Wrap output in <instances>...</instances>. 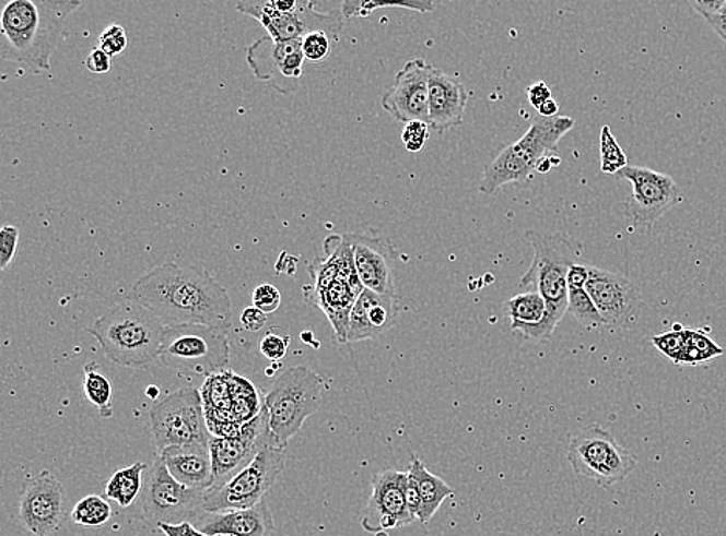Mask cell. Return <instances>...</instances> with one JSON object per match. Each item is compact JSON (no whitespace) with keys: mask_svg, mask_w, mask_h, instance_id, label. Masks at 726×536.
<instances>
[{"mask_svg":"<svg viewBox=\"0 0 726 536\" xmlns=\"http://www.w3.org/2000/svg\"><path fill=\"white\" fill-rule=\"evenodd\" d=\"M128 299L154 312L166 326L196 323L230 330L233 320L229 293L200 266L160 264L141 275Z\"/></svg>","mask_w":726,"mask_h":536,"instance_id":"cell-1","label":"cell"},{"mask_svg":"<svg viewBox=\"0 0 726 536\" xmlns=\"http://www.w3.org/2000/svg\"><path fill=\"white\" fill-rule=\"evenodd\" d=\"M78 0H9L0 11V56L35 73H51V56Z\"/></svg>","mask_w":726,"mask_h":536,"instance_id":"cell-2","label":"cell"},{"mask_svg":"<svg viewBox=\"0 0 726 536\" xmlns=\"http://www.w3.org/2000/svg\"><path fill=\"white\" fill-rule=\"evenodd\" d=\"M87 333L112 362L147 370L160 357L166 325L143 305L126 299L96 319Z\"/></svg>","mask_w":726,"mask_h":536,"instance_id":"cell-3","label":"cell"},{"mask_svg":"<svg viewBox=\"0 0 726 536\" xmlns=\"http://www.w3.org/2000/svg\"><path fill=\"white\" fill-rule=\"evenodd\" d=\"M327 259L308 267L312 288H305V299L323 309L330 320L340 344H348L350 312L364 291L356 273L353 249L348 236L338 238L333 248L326 245Z\"/></svg>","mask_w":726,"mask_h":536,"instance_id":"cell-4","label":"cell"},{"mask_svg":"<svg viewBox=\"0 0 726 536\" xmlns=\"http://www.w3.org/2000/svg\"><path fill=\"white\" fill-rule=\"evenodd\" d=\"M573 128L575 119L571 117L536 118L519 141L504 148L488 164L480 181V192L494 195L506 184L528 180L538 169L539 163L550 152L557 151L558 143Z\"/></svg>","mask_w":726,"mask_h":536,"instance_id":"cell-5","label":"cell"},{"mask_svg":"<svg viewBox=\"0 0 726 536\" xmlns=\"http://www.w3.org/2000/svg\"><path fill=\"white\" fill-rule=\"evenodd\" d=\"M324 379L307 367L286 368L268 391L264 405L268 413L271 444L285 450L305 420L321 407Z\"/></svg>","mask_w":726,"mask_h":536,"instance_id":"cell-6","label":"cell"},{"mask_svg":"<svg viewBox=\"0 0 726 536\" xmlns=\"http://www.w3.org/2000/svg\"><path fill=\"white\" fill-rule=\"evenodd\" d=\"M534 246V262L527 273L520 278L519 288L523 291L541 294L547 301L550 315L558 323L567 312L569 285L567 274L573 264L578 263L581 246L564 234L542 236L538 233H527Z\"/></svg>","mask_w":726,"mask_h":536,"instance_id":"cell-7","label":"cell"},{"mask_svg":"<svg viewBox=\"0 0 726 536\" xmlns=\"http://www.w3.org/2000/svg\"><path fill=\"white\" fill-rule=\"evenodd\" d=\"M160 362L175 371L222 373L230 362L229 330L196 323L166 326Z\"/></svg>","mask_w":726,"mask_h":536,"instance_id":"cell-8","label":"cell"},{"mask_svg":"<svg viewBox=\"0 0 726 536\" xmlns=\"http://www.w3.org/2000/svg\"><path fill=\"white\" fill-rule=\"evenodd\" d=\"M149 430L159 455L169 446L210 444L202 393L186 386L156 402L149 409Z\"/></svg>","mask_w":726,"mask_h":536,"instance_id":"cell-9","label":"cell"},{"mask_svg":"<svg viewBox=\"0 0 726 536\" xmlns=\"http://www.w3.org/2000/svg\"><path fill=\"white\" fill-rule=\"evenodd\" d=\"M567 460L573 473L609 489L635 471V456L621 446L609 430L590 426L572 437Z\"/></svg>","mask_w":726,"mask_h":536,"instance_id":"cell-10","label":"cell"},{"mask_svg":"<svg viewBox=\"0 0 726 536\" xmlns=\"http://www.w3.org/2000/svg\"><path fill=\"white\" fill-rule=\"evenodd\" d=\"M207 491L188 489L175 481L162 457L156 456L141 491V510L148 524L191 523L204 515Z\"/></svg>","mask_w":726,"mask_h":536,"instance_id":"cell-11","label":"cell"},{"mask_svg":"<svg viewBox=\"0 0 726 536\" xmlns=\"http://www.w3.org/2000/svg\"><path fill=\"white\" fill-rule=\"evenodd\" d=\"M285 467V450L267 445L251 464L234 475L229 483L207 491L204 512L223 513L255 508Z\"/></svg>","mask_w":726,"mask_h":536,"instance_id":"cell-12","label":"cell"},{"mask_svg":"<svg viewBox=\"0 0 726 536\" xmlns=\"http://www.w3.org/2000/svg\"><path fill=\"white\" fill-rule=\"evenodd\" d=\"M315 9L316 2H312V0H303L300 10L289 14L274 10L270 0H264V2L244 0V2L237 3V10L241 13L255 17L267 29L268 36L278 43L304 39L305 36L315 32L327 33L335 43H338L342 24H344L342 11L319 13Z\"/></svg>","mask_w":726,"mask_h":536,"instance_id":"cell-13","label":"cell"},{"mask_svg":"<svg viewBox=\"0 0 726 536\" xmlns=\"http://www.w3.org/2000/svg\"><path fill=\"white\" fill-rule=\"evenodd\" d=\"M617 177L632 184V195L625 203L624 214L636 226L654 225L680 203L679 184L669 175L647 167L628 166Z\"/></svg>","mask_w":726,"mask_h":536,"instance_id":"cell-14","label":"cell"},{"mask_svg":"<svg viewBox=\"0 0 726 536\" xmlns=\"http://www.w3.org/2000/svg\"><path fill=\"white\" fill-rule=\"evenodd\" d=\"M267 445L273 444H271L266 405L255 419L241 427L236 437H212L210 449L214 484L211 489L229 483L234 475L251 464Z\"/></svg>","mask_w":726,"mask_h":536,"instance_id":"cell-15","label":"cell"},{"mask_svg":"<svg viewBox=\"0 0 726 536\" xmlns=\"http://www.w3.org/2000/svg\"><path fill=\"white\" fill-rule=\"evenodd\" d=\"M586 291L594 300L605 326L628 330L634 326L642 308V293L624 275L590 266Z\"/></svg>","mask_w":726,"mask_h":536,"instance_id":"cell-16","label":"cell"},{"mask_svg":"<svg viewBox=\"0 0 726 536\" xmlns=\"http://www.w3.org/2000/svg\"><path fill=\"white\" fill-rule=\"evenodd\" d=\"M65 513V486L50 472H43L25 484L19 500V521L30 534L54 535L61 527Z\"/></svg>","mask_w":726,"mask_h":536,"instance_id":"cell-17","label":"cell"},{"mask_svg":"<svg viewBox=\"0 0 726 536\" xmlns=\"http://www.w3.org/2000/svg\"><path fill=\"white\" fill-rule=\"evenodd\" d=\"M433 65L423 59L406 62L393 87L382 98V107L397 121L430 124V76Z\"/></svg>","mask_w":726,"mask_h":536,"instance_id":"cell-18","label":"cell"},{"mask_svg":"<svg viewBox=\"0 0 726 536\" xmlns=\"http://www.w3.org/2000/svg\"><path fill=\"white\" fill-rule=\"evenodd\" d=\"M406 484L408 472L385 471L374 476L367 512L361 523L367 532L378 534L414 523L406 505Z\"/></svg>","mask_w":726,"mask_h":536,"instance_id":"cell-19","label":"cell"},{"mask_svg":"<svg viewBox=\"0 0 726 536\" xmlns=\"http://www.w3.org/2000/svg\"><path fill=\"white\" fill-rule=\"evenodd\" d=\"M353 249L356 273L361 285L368 291L397 296V254L389 241L366 234H346Z\"/></svg>","mask_w":726,"mask_h":536,"instance_id":"cell-20","label":"cell"},{"mask_svg":"<svg viewBox=\"0 0 726 536\" xmlns=\"http://www.w3.org/2000/svg\"><path fill=\"white\" fill-rule=\"evenodd\" d=\"M247 61L259 81L271 82L281 92L279 78L282 81H296L303 76V39L278 43L270 36L260 37L247 48Z\"/></svg>","mask_w":726,"mask_h":536,"instance_id":"cell-21","label":"cell"},{"mask_svg":"<svg viewBox=\"0 0 726 536\" xmlns=\"http://www.w3.org/2000/svg\"><path fill=\"white\" fill-rule=\"evenodd\" d=\"M397 296H386L364 289L350 312L348 344L377 338L396 325Z\"/></svg>","mask_w":726,"mask_h":536,"instance_id":"cell-22","label":"cell"},{"mask_svg":"<svg viewBox=\"0 0 726 536\" xmlns=\"http://www.w3.org/2000/svg\"><path fill=\"white\" fill-rule=\"evenodd\" d=\"M468 93L465 85L456 78L431 70L430 76V126L435 132L457 128L464 122L467 109Z\"/></svg>","mask_w":726,"mask_h":536,"instance_id":"cell-23","label":"cell"},{"mask_svg":"<svg viewBox=\"0 0 726 536\" xmlns=\"http://www.w3.org/2000/svg\"><path fill=\"white\" fill-rule=\"evenodd\" d=\"M197 528L212 536H270L274 531V520L266 501H262L251 509L204 513L197 520Z\"/></svg>","mask_w":726,"mask_h":536,"instance_id":"cell-24","label":"cell"},{"mask_svg":"<svg viewBox=\"0 0 726 536\" xmlns=\"http://www.w3.org/2000/svg\"><path fill=\"white\" fill-rule=\"evenodd\" d=\"M159 456L175 481L188 489L208 491L214 484L210 444L169 446Z\"/></svg>","mask_w":726,"mask_h":536,"instance_id":"cell-25","label":"cell"},{"mask_svg":"<svg viewBox=\"0 0 726 536\" xmlns=\"http://www.w3.org/2000/svg\"><path fill=\"white\" fill-rule=\"evenodd\" d=\"M510 327L531 341H549L560 323L550 315L541 294L523 291L504 303Z\"/></svg>","mask_w":726,"mask_h":536,"instance_id":"cell-26","label":"cell"},{"mask_svg":"<svg viewBox=\"0 0 726 536\" xmlns=\"http://www.w3.org/2000/svg\"><path fill=\"white\" fill-rule=\"evenodd\" d=\"M408 475L414 479L423 501V512L419 521H422L423 524L430 523L438 509L442 508L443 502L453 497V487H449L442 478L428 471L426 465L417 456H412Z\"/></svg>","mask_w":726,"mask_h":536,"instance_id":"cell-27","label":"cell"},{"mask_svg":"<svg viewBox=\"0 0 726 536\" xmlns=\"http://www.w3.org/2000/svg\"><path fill=\"white\" fill-rule=\"evenodd\" d=\"M147 468V464L137 463L115 472L107 483L106 497L122 509L130 508L143 491V472Z\"/></svg>","mask_w":726,"mask_h":536,"instance_id":"cell-28","label":"cell"},{"mask_svg":"<svg viewBox=\"0 0 726 536\" xmlns=\"http://www.w3.org/2000/svg\"><path fill=\"white\" fill-rule=\"evenodd\" d=\"M84 394L91 404L98 408L104 419L112 418V401H114V385L104 376L102 367L96 362H89L84 367Z\"/></svg>","mask_w":726,"mask_h":536,"instance_id":"cell-29","label":"cell"},{"mask_svg":"<svg viewBox=\"0 0 726 536\" xmlns=\"http://www.w3.org/2000/svg\"><path fill=\"white\" fill-rule=\"evenodd\" d=\"M725 352L702 330H687V344L680 365H699L724 356Z\"/></svg>","mask_w":726,"mask_h":536,"instance_id":"cell-30","label":"cell"},{"mask_svg":"<svg viewBox=\"0 0 726 536\" xmlns=\"http://www.w3.org/2000/svg\"><path fill=\"white\" fill-rule=\"evenodd\" d=\"M112 508L109 502L98 495H89L72 510V520L81 526L98 527L110 520Z\"/></svg>","mask_w":726,"mask_h":536,"instance_id":"cell-31","label":"cell"},{"mask_svg":"<svg viewBox=\"0 0 726 536\" xmlns=\"http://www.w3.org/2000/svg\"><path fill=\"white\" fill-rule=\"evenodd\" d=\"M378 9H405L414 10L419 13H430L435 10V3L430 0H415V2H344L341 5L342 16L349 17H367Z\"/></svg>","mask_w":726,"mask_h":536,"instance_id":"cell-32","label":"cell"},{"mask_svg":"<svg viewBox=\"0 0 726 536\" xmlns=\"http://www.w3.org/2000/svg\"><path fill=\"white\" fill-rule=\"evenodd\" d=\"M567 312L588 330L605 326V320L595 307L594 300L588 296L586 288L569 289Z\"/></svg>","mask_w":726,"mask_h":536,"instance_id":"cell-33","label":"cell"},{"mask_svg":"<svg viewBox=\"0 0 726 536\" xmlns=\"http://www.w3.org/2000/svg\"><path fill=\"white\" fill-rule=\"evenodd\" d=\"M599 154H601V172L607 175H617L628 167V156L623 148L617 143L612 130L609 126L601 129L599 136Z\"/></svg>","mask_w":726,"mask_h":536,"instance_id":"cell-34","label":"cell"},{"mask_svg":"<svg viewBox=\"0 0 726 536\" xmlns=\"http://www.w3.org/2000/svg\"><path fill=\"white\" fill-rule=\"evenodd\" d=\"M290 342H292V336H290V331L285 330V327H268L266 334L259 341L260 355L270 360V362H281L282 359H285L286 353H289Z\"/></svg>","mask_w":726,"mask_h":536,"instance_id":"cell-35","label":"cell"},{"mask_svg":"<svg viewBox=\"0 0 726 536\" xmlns=\"http://www.w3.org/2000/svg\"><path fill=\"white\" fill-rule=\"evenodd\" d=\"M655 348L661 353L663 356L668 357L674 364L680 365L681 356H683L684 344H687V330L680 325L672 327L668 333L657 334L651 338Z\"/></svg>","mask_w":726,"mask_h":536,"instance_id":"cell-36","label":"cell"},{"mask_svg":"<svg viewBox=\"0 0 726 536\" xmlns=\"http://www.w3.org/2000/svg\"><path fill=\"white\" fill-rule=\"evenodd\" d=\"M333 44L335 40L324 32H315L305 36L303 39L305 61H311L313 64L326 61L331 53V47H333Z\"/></svg>","mask_w":726,"mask_h":536,"instance_id":"cell-37","label":"cell"},{"mask_svg":"<svg viewBox=\"0 0 726 536\" xmlns=\"http://www.w3.org/2000/svg\"><path fill=\"white\" fill-rule=\"evenodd\" d=\"M98 48H102L104 53L109 55L110 58L121 55L128 48L126 29L118 24L109 25L98 37Z\"/></svg>","mask_w":726,"mask_h":536,"instance_id":"cell-38","label":"cell"},{"mask_svg":"<svg viewBox=\"0 0 726 536\" xmlns=\"http://www.w3.org/2000/svg\"><path fill=\"white\" fill-rule=\"evenodd\" d=\"M431 126L422 121H412L405 126L403 133H401V141H403L406 151L411 154L422 152L430 141Z\"/></svg>","mask_w":726,"mask_h":536,"instance_id":"cell-39","label":"cell"},{"mask_svg":"<svg viewBox=\"0 0 726 536\" xmlns=\"http://www.w3.org/2000/svg\"><path fill=\"white\" fill-rule=\"evenodd\" d=\"M281 293L270 283H262L253 291V307L260 309L264 314H273L281 307Z\"/></svg>","mask_w":726,"mask_h":536,"instance_id":"cell-40","label":"cell"},{"mask_svg":"<svg viewBox=\"0 0 726 536\" xmlns=\"http://www.w3.org/2000/svg\"><path fill=\"white\" fill-rule=\"evenodd\" d=\"M19 245V229L16 226L5 225L0 230V267L5 271L16 255Z\"/></svg>","mask_w":726,"mask_h":536,"instance_id":"cell-41","label":"cell"},{"mask_svg":"<svg viewBox=\"0 0 726 536\" xmlns=\"http://www.w3.org/2000/svg\"><path fill=\"white\" fill-rule=\"evenodd\" d=\"M268 322L267 314L255 307L245 308L241 315V323L248 333H259L266 327Z\"/></svg>","mask_w":726,"mask_h":536,"instance_id":"cell-42","label":"cell"},{"mask_svg":"<svg viewBox=\"0 0 726 536\" xmlns=\"http://www.w3.org/2000/svg\"><path fill=\"white\" fill-rule=\"evenodd\" d=\"M85 69L95 74L109 73L112 69V58L109 55L104 53L102 48H93L92 53L85 59Z\"/></svg>","mask_w":726,"mask_h":536,"instance_id":"cell-43","label":"cell"},{"mask_svg":"<svg viewBox=\"0 0 726 536\" xmlns=\"http://www.w3.org/2000/svg\"><path fill=\"white\" fill-rule=\"evenodd\" d=\"M406 505H408L409 513L412 519L420 520L423 512V501L420 497V491L417 489V484L411 476L408 475V484H406Z\"/></svg>","mask_w":726,"mask_h":536,"instance_id":"cell-44","label":"cell"},{"mask_svg":"<svg viewBox=\"0 0 726 536\" xmlns=\"http://www.w3.org/2000/svg\"><path fill=\"white\" fill-rule=\"evenodd\" d=\"M588 277H590V266L588 264L575 263L569 270L567 285L569 289L586 288Z\"/></svg>","mask_w":726,"mask_h":536,"instance_id":"cell-45","label":"cell"},{"mask_svg":"<svg viewBox=\"0 0 726 536\" xmlns=\"http://www.w3.org/2000/svg\"><path fill=\"white\" fill-rule=\"evenodd\" d=\"M690 5L698 11L700 16L710 22L718 11L724 9L725 0H691Z\"/></svg>","mask_w":726,"mask_h":536,"instance_id":"cell-46","label":"cell"},{"mask_svg":"<svg viewBox=\"0 0 726 536\" xmlns=\"http://www.w3.org/2000/svg\"><path fill=\"white\" fill-rule=\"evenodd\" d=\"M527 93L528 100H530V104L535 109H539L543 103L553 98L552 91H550V87L546 82H536V84H531L530 87H528Z\"/></svg>","mask_w":726,"mask_h":536,"instance_id":"cell-47","label":"cell"},{"mask_svg":"<svg viewBox=\"0 0 726 536\" xmlns=\"http://www.w3.org/2000/svg\"><path fill=\"white\" fill-rule=\"evenodd\" d=\"M159 531H162L166 536H212L203 534L192 523L162 524Z\"/></svg>","mask_w":726,"mask_h":536,"instance_id":"cell-48","label":"cell"},{"mask_svg":"<svg viewBox=\"0 0 726 536\" xmlns=\"http://www.w3.org/2000/svg\"><path fill=\"white\" fill-rule=\"evenodd\" d=\"M709 24L711 27H713L714 32H716L717 35L722 37V40H725L726 43V0L724 9L718 11L716 16L711 19Z\"/></svg>","mask_w":726,"mask_h":536,"instance_id":"cell-49","label":"cell"},{"mask_svg":"<svg viewBox=\"0 0 726 536\" xmlns=\"http://www.w3.org/2000/svg\"><path fill=\"white\" fill-rule=\"evenodd\" d=\"M539 111V117L542 118H554V117H560V104L557 103V100L549 99L547 103H543L541 107L538 109Z\"/></svg>","mask_w":726,"mask_h":536,"instance_id":"cell-50","label":"cell"},{"mask_svg":"<svg viewBox=\"0 0 726 536\" xmlns=\"http://www.w3.org/2000/svg\"><path fill=\"white\" fill-rule=\"evenodd\" d=\"M558 164H561V159L557 158V156H546V158H543L542 162L539 163V166H538V169H536V172L549 174L550 170H552V167L558 166Z\"/></svg>","mask_w":726,"mask_h":536,"instance_id":"cell-51","label":"cell"},{"mask_svg":"<svg viewBox=\"0 0 726 536\" xmlns=\"http://www.w3.org/2000/svg\"><path fill=\"white\" fill-rule=\"evenodd\" d=\"M375 536H389V535H387V532H378V534H375Z\"/></svg>","mask_w":726,"mask_h":536,"instance_id":"cell-52","label":"cell"}]
</instances>
